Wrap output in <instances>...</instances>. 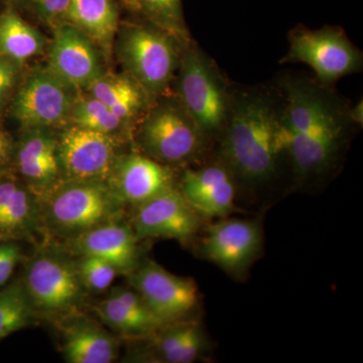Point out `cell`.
Instances as JSON below:
<instances>
[{"instance_id": "obj_1", "label": "cell", "mask_w": 363, "mask_h": 363, "mask_svg": "<svg viewBox=\"0 0 363 363\" xmlns=\"http://www.w3.org/2000/svg\"><path fill=\"white\" fill-rule=\"evenodd\" d=\"M286 106L281 111V145L292 157L298 176L326 171L342 138L345 114L327 92L312 83H285Z\"/></svg>"}, {"instance_id": "obj_2", "label": "cell", "mask_w": 363, "mask_h": 363, "mask_svg": "<svg viewBox=\"0 0 363 363\" xmlns=\"http://www.w3.org/2000/svg\"><path fill=\"white\" fill-rule=\"evenodd\" d=\"M221 156L231 173L252 183L269 180L281 145V112L269 95L243 93L231 101Z\"/></svg>"}, {"instance_id": "obj_3", "label": "cell", "mask_w": 363, "mask_h": 363, "mask_svg": "<svg viewBox=\"0 0 363 363\" xmlns=\"http://www.w3.org/2000/svg\"><path fill=\"white\" fill-rule=\"evenodd\" d=\"M42 198L48 226L71 236L113 220L123 205L104 181L63 180Z\"/></svg>"}, {"instance_id": "obj_4", "label": "cell", "mask_w": 363, "mask_h": 363, "mask_svg": "<svg viewBox=\"0 0 363 363\" xmlns=\"http://www.w3.org/2000/svg\"><path fill=\"white\" fill-rule=\"evenodd\" d=\"M179 99L205 135L223 130L231 100L218 69L198 48L186 45L179 61Z\"/></svg>"}, {"instance_id": "obj_5", "label": "cell", "mask_w": 363, "mask_h": 363, "mask_svg": "<svg viewBox=\"0 0 363 363\" xmlns=\"http://www.w3.org/2000/svg\"><path fill=\"white\" fill-rule=\"evenodd\" d=\"M174 39L161 28L145 26H130L119 37V59L149 96L164 94L178 69L180 56Z\"/></svg>"}, {"instance_id": "obj_6", "label": "cell", "mask_w": 363, "mask_h": 363, "mask_svg": "<svg viewBox=\"0 0 363 363\" xmlns=\"http://www.w3.org/2000/svg\"><path fill=\"white\" fill-rule=\"evenodd\" d=\"M138 136L147 156L164 164L195 159L206 138L180 100L155 107L143 119Z\"/></svg>"}, {"instance_id": "obj_7", "label": "cell", "mask_w": 363, "mask_h": 363, "mask_svg": "<svg viewBox=\"0 0 363 363\" xmlns=\"http://www.w3.org/2000/svg\"><path fill=\"white\" fill-rule=\"evenodd\" d=\"M285 61L307 64L325 85L359 71L362 66V52L335 28L291 33Z\"/></svg>"}, {"instance_id": "obj_8", "label": "cell", "mask_w": 363, "mask_h": 363, "mask_svg": "<svg viewBox=\"0 0 363 363\" xmlns=\"http://www.w3.org/2000/svg\"><path fill=\"white\" fill-rule=\"evenodd\" d=\"M72 89L49 69L33 70L14 95L13 116L25 130L68 124L75 98Z\"/></svg>"}, {"instance_id": "obj_9", "label": "cell", "mask_w": 363, "mask_h": 363, "mask_svg": "<svg viewBox=\"0 0 363 363\" xmlns=\"http://www.w3.org/2000/svg\"><path fill=\"white\" fill-rule=\"evenodd\" d=\"M64 181L106 182L116 160V138L69 123L58 136Z\"/></svg>"}, {"instance_id": "obj_10", "label": "cell", "mask_w": 363, "mask_h": 363, "mask_svg": "<svg viewBox=\"0 0 363 363\" xmlns=\"http://www.w3.org/2000/svg\"><path fill=\"white\" fill-rule=\"evenodd\" d=\"M130 279L135 292L164 324L187 316L198 304L195 281L171 274L157 262H145Z\"/></svg>"}, {"instance_id": "obj_11", "label": "cell", "mask_w": 363, "mask_h": 363, "mask_svg": "<svg viewBox=\"0 0 363 363\" xmlns=\"http://www.w3.org/2000/svg\"><path fill=\"white\" fill-rule=\"evenodd\" d=\"M80 278L75 264L56 253L33 257L26 277V290L33 307L49 313L67 311L81 296Z\"/></svg>"}, {"instance_id": "obj_12", "label": "cell", "mask_w": 363, "mask_h": 363, "mask_svg": "<svg viewBox=\"0 0 363 363\" xmlns=\"http://www.w3.org/2000/svg\"><path fill=\"white\" fill-rule=\"evenodd\" d=\"M199 228V215L186 201L180 190L167 189L147 202L138 205L133 219L138 240L171 238L186 241Z\"/></svg>"}, {"instance_id": "obj_13", "label": "cell", "mask_w": 363, "mask_h": 363, "mask_svg": "<svg viewBox=\"0 0 363 363\" xmlns=\"http://www.w3.org/2000/svg\"><path fill=\"white\" fill-rule=\"evenodd\" d=\"M48 69L73 89L86 90L104 74L92 40L71 23L55 30Z\"/></svg>"}, {"instance_id": "obj_14", "label": "cell", "mask_w": 363, "mask_h": 363, "mask_svg": "<svg viewBox=\"0 0 363 363\" xmlns=\"http://www.w3.org/2000/svg\"><path fill=\"white\" fill-rule=\"evenodd\" d=\"M262 231L257 222L227 219L208 228L201 255L230 274L245 271L262 247Z\"/></svg>"}, {"instance_id": "obj_15", "label": "cell", "mask_w": 363, "mask_h": 363, "mask_svg": "<svg viewBox=\"0 0 363 363\" xmlns=\"http://www.w3.org/2000/svg\"><path fill=\"white\" fill-rule=\"evenodd\" d=\"M106 183L123 204L135 206L174 186L169 167L138 154L117 157Z\"/></svg>"}, {"instance_id": "obj_16", "label": "cell", "mask_w": 363, "mask_h": 363, "mask_svg": "<svg viewBox=\"0 0 363 363\" xmlns=\"http://www.w3.org/2000/svg\"><path fill=\"white\" fill-rule=\"evenodd\" d=\"M180 192L196 213L208 218L225 216L234 208L235 186L225 164L187 169Z\"/></svg>"}, {"instance_id": "obj_17", "label": "cell", "mask_w": 363, "mask_h": 363, "mask_svg": "<svg viewBox=\"0 0 363 363\" xmlns=\"http://www.w3.org/2000/svg\"><path fill=\"white\" fill-rule=\"evenodd\" d=\"M70 250L81 257H95L111 262L119 272L131 271L138 260V238L125 224L105 222L73 236Z\"/></svg>"}, {"instance_id": "obj_18", "label": "cell", "mask_w": 363, "mask_h": 363, "mask_svg": "<svg viewBox=\"0 0 363 363\" xmlns=\"http://www.w3.org/2000/svg\"><path fill=\"white\" fill-rule=\"evenodd\" d=\"M100 318L125 334L152 333L166 325L154 314L135 291L116 288L96 307Z\"/></svg>"}, {"instance_id": "obj_19", "label": "cell", "mask_w": 363, "mask_h": 363, "mask_svg": "<svg viewBox=\"0 0 363 363\" xmlns=\"http://www.w3.org/2000/svg\"><path fill=\"white\" fill-rule=\"evenodd\" d=\"M66 20L105 52L111 51L119 21L113 0H71Z\"/></svg>"}, {"instance_id": "obj_20", "label": "cell", "mask_w": 363, "mask_h": 363, "mask_svg": "<svg viewBox=\"0 0 363 363\" xmlns=\"http://www.w3.org/2000/svg\"><path fill=\"white\" fill-rule=\"evenodd\" d=\"M117 350L116 339L96 325H72L64 339V355L70 363H111Z\"/></svg>"}, {"instance_id": "obj_21", "label": "cell", "mask_w": 363, "mask_h": 363, "mask_svg": "<svg viewBox=\"0 0 363 363\" xmlns=\"http://www.w3.org/2000/svg\"><path fill=\"white\" fill-rule=\"evenodd\" d=\"M44 35L13 11L0 14V56L23 63L44 51Z\"/></svg>"}, {"instance_id": "obj_22", "label": "cell", "mask_w": 363, "mask_h": 363, "mask_svg": "<svg viewBox=\"0 0 363 363\" xmlns=\"http://www.w3.org/2000/svg\"><path fill=\"white\" fill-rule=\"evenodd\" d=\"M157 343L164 362L191 363L201 354L206 340L199 325L187 322L164 331Z\"/></svg>"}, {"instance_id": "obj_23", "label": "cell", "mask_w": 363, "mask_h": 363, "mask_svg": "<svg viewBox=\"0 0 363 363\" xmlns=\"http://www.w3.org/2000/svg\"><path fill=\"white\" fill-rule=\"evenodd\" d=\"M69 123L114 138L126 124L107 105L87 92L74 98Z\"/></svg>"}, {"instance_id": "obj_24", "label": "cell", "mask_w": 363, "mask_h": 363, "mask_svg": "<svg viewBox=\"0 0 363 363\" xmlns=\"http://www.w3.org/2000/svg\"><path fill=\"white\" fill-rule=\"evenodd\" d=\"M33 309L25 286L16 283L0 291V341L28 326Z\"/></svg>"}, {"instance_id": "obj_25", "label": "cell", "mask_w": 363, "mask_h": 363, "mask_svg": "<svg viewBox=\"0 0 363 363\" xmlns=\"http://www.w3.org/2000/svg\"><path fill=\"white\" fill-rule=\"evenodd\" d=\"M138 9L179 42L188 43L181 0H138Z\"/></svg>"}, {"instance_id": "obj_26", "label": "cell", "mask_w": 363, "mask_h": 363, "mask_svg": "<svg viewBox=\"0 0 363 363\" xmlns=\"http://www.w3.org/2000/svg\"><path fill=\"white\" fill-rule=\"evenodd\" d=\"M85 91L111 107L123 98L147 93L130 76L102 74Z\"/></svg>"}, {"instance_id": "obj_27", "label": "cell", "mask_w": 363, "mask_h": 363, "mask_svg": "<svg viewBox=\"0 0 363 363\" xmlns=\"http://www.w3.org/2000/svg\"><path fill=\"white\" fill-rule=\"evenodd\" d=\"M76 267L82 286L95 292L109 288L119 272L111 262L95 257H81Z\"/></svg>"}, {"instance_id": "obj_28", "label": "cell", "mask_w": 363, "mask_h": 363, "mask_svg": "<svg viewBox=\"0 0 363 363\" xmlns=\"http://www.w3.org/2000/svg\"><path fill=\"white\" fill-rule=\"evenodd\" d=\"M20 63L0 56V107L6 104L20 75Z\"/></svg>"}, {"instance_id": "obj_29", "label": "cell", "mask_w": 363, "mask_h": 363, "mask_svg": "<svg viewBox=\"0 0 363 363\" xmlns=\"http://www.w3.org/2000/svg\"><path fill=\"white\" fill-rule=\"evenodd\" d=\"M35 11L48 23H58L66 18L71 0H33Z\"/></svg>"}, {"instance_id": "obj_30", "label": "cell", "mask_w": 363, "mask_h": 363, "mask_svg": "<svg viewBox=\"0 0 363 363\" xmlns=\"http://www.w3.org/2000/svg\"><path fill=\"white\" fill-rule=\"evenodd\" d=\"M21 257V247L18 245L0 243V286H4L11 278Z\"/></svg>"}, {"instance_id": "obj_31", "label": "cell", "mask_w": 363, "mask_h": 363, "mask_svg": "<svg viewBox=\"0 0 363 363\" xmlns=\"http://www.w3.org/2000/svg\"><path fill=\"white\" fill-rule=\"evenodd\" d=\"M14 147L11 135L0 126V169L6 168L14 156Z\"/></svg>"}, {"instance_id": "obj_32", "label": "cell", "mask_w": 363, "mask_h": 363, "mask_svg": "<svg viewBox=\"0 0 363 363\" xmlns=\"http://www.w3.org/2000/svg\"><path fill=\"white\" fill-rule=\"evenodd\" d=\"M350 118L352 119L355 123L362 124L363 123V108H362V101H360L359 104L357 105V106L353 107L351 109L350 114Z\"/></svg>"}, {"instance_id": "obj_33", "label": "cell", "mask_w": 363, "mask_h": 363, "mask_svg": "<svg viewBox=\"0 0 363 363\" xmlns=\"http://www.w3.org/2000/svg\"><path fill=\"white\" fill-rule=\"evenodd\" d=\"M123 2H125L128 6L133 7V9H138V0H123Z\"/></svg>"}, {"instance_id": "obj_34", "label": "cell", "mask_w": 363, "mask_h": 363, "mask_svg": "<svg viewBox=\"0 0 363 363\" xmlns=\"http://www.w3.org/2000/svg\"><path fill=\"white\" fill-rule=\"evenodd\" d=\"M6 1H9V2H20V1H23V0H6Z\"/></svg>"}, {"instance_id": "obj_35", "label": "cell", "mask_w": 363, "mask_h": 363, "mask_svg": "<svg viewBox=\"0 0 363 363\" xmlns=\"http://www.w3.org/2000/svg\"><path fill=\"white\" fill-rule=\"evenodd\" d=\"M4 234L0 233V240H2V238H4Z\"/></svg>"}]
</instances>
